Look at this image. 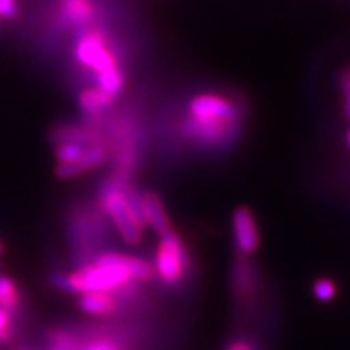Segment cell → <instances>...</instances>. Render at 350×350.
<instances>
[{
    "label": "cell",
    "mask_w": 350,
    "mask_h": 350,
    "mask_svg": "<svg viewBox=\"0 0 350 350\" xmlns=\"http://www.w3.org/2000/svg\"><path fill=\"white\" fill-rule=\"evenodd\" d=\"M62 13L65 21L73 26H86L93 16V5L90 0H64Z\"/></svg>",
    "instance_id": "30bf717a"
},
{
    "label": "cell",
    "mask_w": 350,
    "mask_h": 350,
    "mask_svg": "<svg viewBox=\"0 0 350 350\" xmlns=\"http://www.w3.org/2000/svg\"><path fill=\"white\" fill-rule=\"evenodd\" d=\"M187 255L180 237L170 229L161 235L159 247L154 256V274L165 284L180 282L185 273Z\"/></svg>",
    "instance_id": "277c9868"
},
{
    "label": "cell",
    "mask_w": 350,
    "mask_h": 350,
    "mask_svg": "<svg viewBox=\"0 0 350 350\" xmlns=\"http://www.w3.org/2000/svg\"><path fill=\"white\" fill-rule=\"evenodd\" d=\"M13 338V314L0 308V345Z\"/></svg>",
    "instance_id": "2e32d148"
},
{
    "label": "cell",
    "mask_w": 350,
    "mask_h": 350,
    "mask_svg": "<svg viewBox=\"0 0 350 350\" xmlns=\"http://www.w3.org/2000/svg\"><path fill=\"white\" fill-rule=\"evenodd\" d=\"M113 98L104 93L99 88H93V90H85L80 94V107L81 111L88 113V116H96V113L104 112L106 109L112 106Z\"/></svg>",
    "instance_id": "8fae6325"
},
{
    "label": "cell",
    "mask_w": 350,
    "mask_h": 350,
    "mask_svg": "<svg viewBox=\"0 0 350 350\" xmlns=\"http://www.w3.org/2000/svg\"><path fill=\"white\" fill-rule=\"evenodd\" d=\"M16 15H18L16 0H0V18L13 20Z\"/></svg>",
    "instance_id": "e0dca14e"
},
{
    "label": "cell",
    "mask_w": 350,
    "mask_h": 350,
    "mask_svg": "<svg viewBox=\"0 0 350 350\" xmlns=\"http://www.w3.org/2000/svg\"><path fill=\"white\" fill-rule=\"evenodd\" d=\"M237 119L235 106L221 94L203 93L188 104L185 131L200 143H221L230 138Z\"/></svg>",
    "instance_id": "7a4b0ae2"
},
{
    "label": "cell",
    "mask_w": 350,
    "mask_h": 350,
    "mask_svg": "<svg viewBox=\"0 0 350 350\" xmlns=\"http://www.w3.org/2000/svg\"><path fill=\"white\" fill-rule=\"evenodd\" d=\"M2 253H3V243L0 242V255H2Z\"/></svg>",
    "instance_id": "44dd1931"
},
{
    "label": "cell",
    "mask_w": 350,
    "mask_h": 350,
    "mask_svg": "<svg viewBox=\"0 0 350 350\" xmlns=\"http://www.w3.org/2000/svg\"><path fill=\"white\" fill-rule=\"evenodd\" d=\"M75 55L83 67L93 70L96 75L106 72V70L117 68L116 54L107 46L104 34L96 31V29H88V31L81 33V36L77 41Z\"/></svg>",
    "instance_id": "5b68a950"
},
{
    "label": "cell",
    "mask_w": 350,
    "mask_h": 350,
    "mask_svg": "<svg viewBox=\"0 0 350 350\" xmlns=\"http://www.w3.org/2000/svg\"><path fill=\"white\" fill-rule=\"evenodd\" d=\"M106 159V150H104V144H96V146H90L86 150V154L83 157L81 163L78 164H59L55 169L57 177L60 178H72L77 177L86 170L98 167L103 164V161Z\"/></svg>",
    "instance_id": "52a82bcc"
},
{
    "label": "cell",
    "mask_w": 350,
    "mask_h": 350,
    "mask_svg": "<svg viewBox=\"0 0 350 350\" xmlns=\"http://www.w3.org/2000/svg\"><path fill=\"white\" fill-rule=\"evenodd\" d=\"M0 273H2V265H0Z\"/></svg>",
    "instance_id": "603a6c76"
},
{
    "label": "cell",
    "mask_w": 350,
    "mask_h": 350,
    "mask_svg": "<svg viewBox=\"0 0 350 350\" xmlns=\"http://www.w3.org/2000/svg\"><path fill=\"white\" fill-rule=\"evenodd\" d=\"M21 294L16 282L8 275L0 274V308L8 313H15L20 308Z\"/></svg>",
    "instance_id": "7c38bea8"
},
{
    "label": "cell",
    "mask_w": 350,
    "mask_h": 350,
    "mask_svg": "<svg viewBox=\"0 0 350 350\" xmlns=\"http://www.w3.org/2000/svg\"><path fill=\"white\" fill-rule=\"evenodd\" d=\"M96 81H98L99 90H103L106 94L112 96L113 99L117 98V94L122 93V90H124L125 86L124 73H122L119 68H111L103 73H98Z\"/></svg>",
    "instance_id": "4fadbf2b"
},
{
    "label": "cell",
    "mask_w": 350,
    "mask_h": 350,
    "mask_svg": "<svg viewBox=\"0 0 350 350\" xmlns=\"http://www.w3.org/2000/svg\"><path fill=\"white\" fill-rule=\"evenodd\" d=\"M229 350H250V347H248V345L243 344V342H237V344L232 345Z\"/></svg>",
    "instance_id": "ffe728a7"
},
{
    "label": "cell",
    "mask_w": 350,
    "mask_h": 350,
    "mask_svg": "<svg viewBox=\"0 0 350 350\" xmlns=\"http://www.w3.org/2000/svg\"><path fill=\"white\" fill-rule=\"evenodd\" d=\"M345 104H347V112L350 113V78L347 80V86H345Z\"/></svg>",
    "instance_id": "d6986e66"
},
{
    "label": "cell",
    "mask_w": 350,
    "mask_h": 350,
    "mask_svg": "<svg viewBox=\"0 0 350 350\" xmlns=\"http://www.w3.org/2000/svg\"><path fill=\"white\" fill-rule=\"evenodd\" d=\"M347 139H349V144H350V131H349V137H347Z\"/></svg>",
    "instance_id": "7402d4cb"
},
{
    "label": "cell",
    "mask_w": 350,
    "mask_h": 350,
    "mask_svg": "<svg viewBox=\"0 0 350 350\" xmlns=\"http://www.w3.org/2000/svg\"><path fill=\"white\" fill-rule=\"evenodd\" d=\"M90 146L77 143H59L55 148V159L59 164H78L81 163Z\"/></svg>",
    "instance_id": "5bb4252c"
},
{
    "label": "cell",
    "mask_w": 350,
    "mask_h": 350,
    "mask_svg": "<svg viewBox=\"0 0 350 350\" xmlns=\"http://www.w3.org/2000/svg\"><path fill=\"white\" fill-rule=\"evenodd\" d=\"M154 275V268L142 258L124 253H100L93 262H86L72 274H54L51 284L70 294H112L117 288L126 287L131 281L144 282Z\"/></svg>",
    "instance_id": "6da1fadb"
},
{
    "label": "cell",
    "mask_w": 350,
    "mask_h": 350,
    "mask_svg": "<svg viewBox=\"0 0 350 350\" xmlns=\"http://www.w3.org/2000/svg\"><path fill=\"white\" fill-rule=\"evenodd\" d=\"M103 208L119 230V235L129 245H138L143 239V226L130 211L124 188L111 185L103 193Z\"/></svg>",
    "instance_id": "3957f363"
},
{
    "label": "cell",
    "mask_w": 350,
    "mask_h": 350,
    "mask_svg": "<svg viewBox=\"0 0 350 350\" xmlns=\"http://www.w3.org/2000/svg\"><path fill=\"white\" fill-rule=\"evenodd\" d=\"M78 306L81 312L93 317H109L116 312L117 301L112 294L104 292H93V294H83L78 300Z\"/></svg>",
    "instance_id": "9c48e42d"
},
{
    "label": "cell",
    "mask_w": 350,
    "mask_h": 350,
    "mask_svg": "<svg viewBox=\"0 0 350 350\" xmlns=\"http://www.w3.org/2000/svg\"><path fill=\"white\" fill-rule=\"evenodd\" d=\"M81 350H119V347H117L113 342H111V340L100 339V340H94V342L86 345V347Z\"/></svg>",
    "instance_id": "ac0fdd59"
},
{
    "label": "cell",
    "mask_w": 350,
    "mask_h": 350,
    "mask_svg": "<svg viewBox=\"0 0 350 350\" xmlns=\"http://www.w3.org/2000/svg\"><path fill=\"white\" fill-rule=\"evenodd\" d=\"M20 350H26V349H20Z\"/></svg>",
    "instance_id": "cb8c5ba5"
},
{
    "label": "cell",
    "mask_w": 350,
    "mask_h": 350,
    "mask_svg": "<svg viewBox=\"0 0 350 350\" xmlns=\"http://www.w3.org/2000/svg\"><path fill=\"white\" fill-rule=\"evenodd\" d=\"M336 292H338V288L331 279L323 278L313 284V295L319 301H331L336 297Z\"/></svg>",
    "instance_id": "9a60e30c"
},
{
    "label": "cell",
    "mask_w": 350,
    "mask_h": 350,
    "mask_svg": "<svg viewBox=\"0 0 350 350\" xmlns=\"http://www.w3.org/2000/svg\"><path fill=\"white\" fill-rule=\"evenodd\" d=\"M143 211H144V222L150 226L156 234L163 235L170 230V222L165 213L163 201L156 193L143 195Z\"/></svg>",
    "instance_id": "ba28073f"
},
{
    "label": "cell",
    "mask_w": 350,
    "mask_h": 350,
    "mask_svg": "<svg viewBox=\"0 0 350 350\" xmlns=\"http://www.w3.org/2000/svg\"><path fill=\"white\" fill-rule=\"evenodd\" d=\"M232 230H234L235 245L243 255H252L260 245L256 221L248 208L240 206L232 214Z\"/></svg>",
    "instance_id": "8992f818"
}]
</instances>
